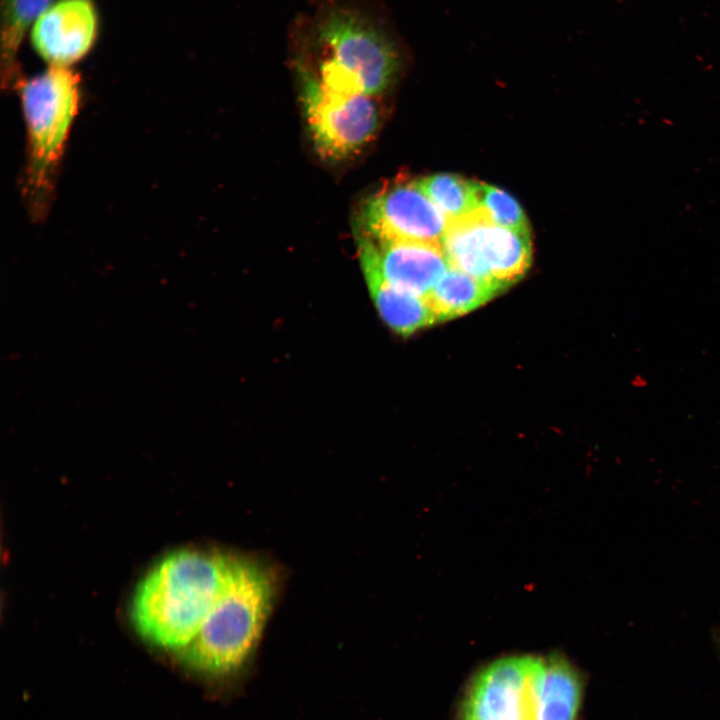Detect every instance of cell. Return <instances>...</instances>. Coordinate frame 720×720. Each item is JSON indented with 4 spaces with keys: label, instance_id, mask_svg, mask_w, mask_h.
Wrapping results in <instances>:
<instances>
[{
    "label": "cell",
    "instance_id": "15",
    "mask_svg": "<svg viewBox=\"0 0 720 720\" xmlns=\"http://www.w3.org/2000/svg\"><path fill=\"white\" fill-rule=\"evenodd\" d=\"M416 183L443 214L447 223L477 209L475 181L453 174H434L417 179Z\"/></svg>",
    "mask_w": 720,
    "mask_h": 720
},
{
    "label": "cell",
    "instance_id": "11",
    "mask_svg": "<svg viewBox=\"0 0 720 720\" xmlns=\"http://www.w3.org/2000/svg\"><path fill=\"white\" fill-rule=\"evenodd\" d=\"M360 264L377 311L393 331L408 336L439 322L427 297L395 288L369 262Z\"/></svg>",
    "mask_w": 720,
    "mask_h": 720
},
{
    "label": "cell",
    "instance_id": "5",
    "mask_svg": "<svg viewBox=\"0 0 720 720\" xmlns=\"http://www.w3.org/2000/svg\"><path fill=\"white\" fill-rule=\"evenodd\" d=\"M442 246L451 267L502 289L525 274L532 255L529 233L498 226L478 209L447 223Z\"/></svg>",
    "mask_w": 720,
    "mask_h": 720
},
{
    "label": "cell",
    "instance_id": "10",
    "mask_svg": "<svg viewBox=\"0 0 720 720\" xmlns=\"http://www.w3.org/2000/svg\"><path fill=\"white\" fill-rule=\"evenodd\" d=\"M97 14L91 0H59L34 23L32 43L49 66L70 67L91 49Z\"/></svg>",
    "mask_w": 720,
    "mask_h": 720
},
{
    "label": "cell",
    "instance_id": "8",
    "mask_svg": "<svg viewBox=\"0 0 720 720\" xmlns=\"http://www.w3.org/2000/svg\"><path fill=\"white\" fill-rule=\"evenodd\" d=\"M447 220L418 187L416 180H397L363 203L358 234L382 241L442 246Z\"/></svg>",
    "mask_w": 720,
    "mask_h": 720
},
{
    "label": "cell",
    "instance_id": "2",
    "mask_svg": "<svg viewBox=\"0 0 720 720\" xmlns=\"http://www.w3.org/2000/svg\"><path fill=\"white\" fill-rule=\"evenodd\" d=\"M230 559L195 550L161 559L134 592L130 618L136 632L160 648H185L215 602Z\"/></svg>",
    "mask_w": 720,
    "mask_h": 720
},
{
    "label": "cell",
    "instance_id": "13",
    "mask_svg": "<svg viewBox=\"0 0 720 720\" xmlns=\"http://www.w3.org/2000/svg\"><path fill=\"white\" fill-rule=\"evenodd\" d=\"M502 290L450 266L426 297L440 322L475 310Z\"/></svg>",
    "mask_w": 720,
    "mask_h": 720
},
{
    "label": "cell",
    "instance_id": "4",
    "mask_svg": "<svg viewBox=\"0 0 720 720\" xmlns=\"http://www.w3.org/2000/svg\"><path fill=\"white\" fill-rule=\"evenodd\" d=\"M26 127L24 197L33 218L46 216L56 172L78 114L80 79L70 67L49 66L17 83Z\"/></svg>",
    "mask_w": 720,
    "mask_h": 720
},
{
    "label": "cell",
    "instance_id": "12",
    "mask_svg": "<svg viewBox=\"0 0 720 720\" xmlns=\"http://www.w3.org/2000/svg\"><path fill=\"white\" fill-rule=\"evenodd\" d=\"M582 697V681L575 668L560 656L544 658L537 720H575Z\"/></svg>",
    "mask_w": 720,
    "mask_h": 720
},
{
    "label": "cell",
    "instance_id": "1",
    "mask_svg": "<svg viewBox=\"0 0 720 720\" xmlns=\"http://www.w3.org/2000/svg\"><path fill=\"white\" fill-rule=\"evenodd\" d=\"M298 56L317 67L297 64L324 86L339 92L376 96L396 80L403 64V39L381 10L359 0H314L294 25Z\"/></svg>",
    "mask_w": 720,
    "mask_h": 720
},
{
    "label": "cell",
    "instance_id": "6",
    "mask_svg": "<svg viewBox=\"0 0 720 720\" xmlns=\"http://www.w3.org/2000/svg\"><path fill=\"white\" fill-rule=\"evenodd\" d=\"M307 121L317 151L330 160L357 152L374 135L379 121L374 96L329 89L298 70Z\"/></svg>",
    "mask_w": 720,
    "mask_h": 720
},
{
    "label": "cell",
    "instance_id": "16",
    "mask_svg": "<svg viewBox=\"0 0 720 720\" xmlns=\"http://www.w3.org/2000/svg\"><path fill=\"white\" fill-rule=\"evenodd\" d=\"M477 209L494 224L529 233L528 222L520 205L507 192L485 183H476Z\"/></svg>",
    "mask_w": 720,
    "mask_h": 720
},
{
    "label": "cell",
    "instance_id": "9",
    "mask_svg": "<svg viewBox=\"0 0 720 720\" xmlns=\"http://www.w3.org/2000/svg\"><path fill=\"white\" fill-rule=\"evenodd\" d=\"M359 259L395 288L426 297L450 267L443 246L382 241L358 234Z\"/></svg>",
    "mask_w": 720,
    "mask_h": 720
},
{
    "label": "cell",
    "instance_id": "3",
    "mask_svg": "<svg viewBox=\"0 0 720 720\" xmlns=\"http://www.w3.org/2000/svg\"><path fill=\"white\" fill-rule=\"evenodd\" d=\"M272 597L271 579L261 566L231 558L220 592L200 629L179 651L182 662L213 676L237 671L261 636Z\"/></svg>",
    "mask_w": 720,
    "mask_h": 720
},
{
    "label": "cell",
    "instance_id": "7",
    "mask_svg": "<svg viewBox=\"0 0 720 720\" xmlns=\"http://www.w3.org/2000/svg\"><path fill=\"white\" fill-rule=\"evenodd\" d=\"M543 665L531 655L492 662L474 678L460 720H537Z\"/></svg>",
    "mask_w": 720,
    "mask_h": 720
},
{
    "label": "cell",
    "instance_id": "14",
    "mask_svg": "<svg viewBox=\"0 0 720 720\" xmlns=\"http://www.w3.org/2000/svg\"><path fill=\"white\" fill-rule=\"evenodd\" d=\"M53 0H3L1 56L2 82L16 84V57L27 29L52 5Z\"/></svg>",
    "mask_w": 720,
    "mask_h": 720
}]
</instances>
